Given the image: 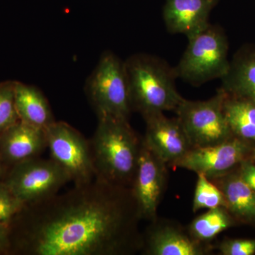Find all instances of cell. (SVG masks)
<instances>
[{"label": "cell", "instance_id": "19", "mask_svg": "<svg viewBox=\"0 0 255 255\" xmlns=\"http://www.w3.org/2000/svg\"><path fill=\"white\" fill-rule=\"evenodd\" d=\"M238 223L226 207L209 209L199 215L187 226L191 237L199 243L212 245L216 238L229 228L238 226Z\"/></svg>", "mask_w": 255, "mask_h": 255}, {"label": "cell", "instance_id": "23", "mask_svg": "<svg viewBox=\"0 0 255 255\" xmlns=\"http://www.w3.org/2000/svg\"><path fill=\"white\" fill-rule=\"evenodd\" d=\"M214 250L221 255H255V238L254 239H233L226 238L214 245Z\"/></svg>", "mask_w": 255, "mask_h": 255}, {"label": "cell", "instance_id": "9", "mask_svg": "<svg viewBox=\"0 0 255 255\" xmlns=\"http://www.w3.org/2000/svg\"><path fill=\"white\" fill-rule=\"evenodd\" d=\"M255 143L233 136L217 145L192 147L174 166L209 178L219 177L253 159Z\"/></svg>", "mask_w": 255, "mask_h": 255}, {"label": "cell", "instance_id": "22", "mask_svg": "<svg viewBox=\"0 0 255 255\" xmlns=\"http://www.w3.org/2000/svg\"><path fill=\"white\" fill-rule=\"evenodd\" d=\"M24 206L4 180L0 179V225L10 227Z\"/></svg>", "mask_w": 255, "mask_h": 255}, {"label": "cell", "instance_id": "15", "mask_svg": "<svg viewBox=\"0 0 255 255\" xmlns=\"http://www.w3.org/2000/svg\"><path fill=\"white\" fill-rule=\"evenodd\" d=\"M210 180L222 191L226 208L238 224L255 227V191L242 179L238 167Z\"/></svg>", "mask_w": 255, "mask_h": 255}, {"label": "cell", "instance_id": "12", "mask_svg": "<svg viewBox=\"0 0 255 255\" xmlns=\"http://www.w3.org/2000/svg\"><path fill=\"white\" fill-rule=\"evenodd\" d=\"M143 119L145 133L142 140L169 167L174 168L175 164L192 148L179 119L167 118L164 113Z\"/></svg>", "mask_w": 255, "mask_h": 255}, {"label": "cell", "instance_id": "21", "mask_svg": "<svg viewBox=\"0 0 255 255\" xmlns=\"http://www.w3.org/2000/svg\"><path fill=\"white\" fill-rule=\"evenodd\" d=\"M15 82L0 83V135L20 121L15 104Z\"/></svg>", "mask_w": 255, "mask_h": 255}, {"label": "cell", "instance_id": "16", "mask_svg": "<svg viewBox=\"0 0 255 255\" xmlns=\"http://www.w3.org/2000/svg\"><path fill=\"white\" fill-rule=\"evenodd\" d=\"M221 80L220 88L228 95L255 103V46L247 45L240 48Z\"/></svg>", "mask_w": 255, "mask_h": 255}, {"label": "cell", "instance_id": "6", "mask_svg": "<svg viewBox=\"0 0 255 255\" xmlns=\"http://www.w3.org/2000/svg\"><path fill=\"white\" fill-rule=\"evenodd\" d=\"M225 97L226 92L219 88L209 100L184 98L178 105L174 112L192 147L217 145L235 136L223 112Z\"/></svg>", "mask_w": 255, "mask_h": 255}, {"label": "cell", "instance_id": "5", "mask_svg": "<svg viewBox=\"0 0 255 255\" xmlns=\"http://www.w3.org/2000/svg\"><path fill=\"white\" fill-rule=\"evenodd\" d=\"M189 43L175 69L178 78L198 87L221 78L229 68V43L218 25L210 24L188 39Z\"/></svg>", "mask_w": 255, "mask_h": 255}, {"label": "cell", "instance_id": "13", "mask_svg": "<svg viewBox=\"0 0 255 255\" xmlns=\"http://www.w3.org/2000/svg\"><path fill=\"white\" fill-rule=\"evenodd\" d=\"M219 0H165L162 10L164 25L172 34L188 39L209 26L210 14Z\"/></svg>", "mask_w": 255, "mask_h": 255}, {"label": "cell", "instance_id": "2", "mask_svg": "<svg viewBox=\"0 0 255 255\" xmlns=\"http://www.w3.org/2000/svg\"><path fill=\"white\" fill-rule=\"evenodd\" d=\"M96 179L131 188L138 164L142 137L129 120L98 119L93 136L89 140Z\"/></svg>", "mask_w": 255, "mask_h": 255}, {"label": "cell", "instance_id": "27", "mask_svg": "<svg viewBox=\"0 0 255 255\" xmlns=\"http://www.w3.org/2000/svg\"><path fill=\"white\" fill-rule=\"evenodd\" d=\"M253 160L255 161V149H254V152H253Z\"/></svg>", "mask_w": 255, "mask_h": 255}, {"label": "cell", "instance_id": "1", "mask_svg": "<svg viewBox=\"0 0 255 255\" xmlns=\"http://www.w3.org/2000/svg\"><path fill=\"white\" fill-rule=\"evenodd\" d=\"M140 221L130 188L95 178L25 206L10 225V255H135Z\"/></svg>", "mask_w": 255, "mask_h": 255}, {"label": "cell", "instance_id": "3", "mask_svg": "<svg viewBox=\"0 0 255 255\" xmlns=\"http://www.w3.org/2000/svg\"><path fill=\"white\" fill-rule=\"evenodd\" d=\"M132 112L142 118L175 111L183 97L176 85L175 69L158 57L146 53L125 61Z\"/></svg>", "mask_w": 255, "mask_h": 255}, {"label": "cell", "instance_id": "14", "mask_svg": "<svg viewBox=\"0 0 255 255\" xmlns=\"http://www.w3.org/2000/svg\"><path fill=\"white\" fill-rule=\"evenodd\" d=\"M48 148L46 130L17 122L0 135V159L8 169L41 157Z\"/></svg>", "mask_w": 255, "mask_h": 255}, {"label": "cell", "instance_id": "18", "mask_svg": "<svg viewBox=\"0 0 255 255\" xmlns=\"http://www.w3.org/2000/svg\"><path fill=\"white\" fill-rule=\"evenodd\" d=\"M223 112L235 136L255 143V103L226 93Z\"/></svg>", "mask_w": 255, "mask_h": 255}, {"label": "cell", "instance_id": "26", "mask_svg": "<svg viewBox=\"0 0 255 255\" xmlns=\"http://www.w3.org/2000/svg\"><path fill=\"white\" fill-rule=\"evenodd\" d=\"M8 168L3 164L0 159V179H4V176L6 175V172H7Z\"/></svg>", "mask_w": 255, "mask_h": 255}, {"label": "cell", "instance_id": "10", "mask_svg": "<svg viewBox=\"0 0 255 255\" xmlns=\"http://www.w3.org/2000/svg\"><path fill=\"white\" fill-rule=\"evenodd\" d=\"M168 167L142 140L136 174L130 188L141 220L150 222L158 216L159 206L168 185Z\"/></svg>", "mask_w": 255, "mask_h": 255}, {"label": "cell", "instance_id": "17", "mask_svg": "<svg viewBox=\"0 0 255 255\" xmlns=\"http://www.w3.org/2000/svg\"><path fill=\"white\" fill-rule=\"evenodd\" d=\"M15 104L18 118L23 123L46 130L56 122L46 97L33 85L16 81Z\"/></svg>", "mask_w": 255, "mask_h": 255}, {"label": "cell", "instance_id": "8", "mask_svg": "<svg viewBox=\"0 0 255 255\" xmlns=\"http://www.w3.org/2000/svg\"><path fill=\"white\" fill-rule=\"evenodd\" d=\"M46 133L50 158L68 172L75 185L95 179L90 141L81 132L68 123L55 122Z\"/></svg>", "mask_w": 255, "mask_h": 255}, {"label": "cell", "instance_id": "25", "mask_svg": "<svg viewBox=\"0 0 255 255\" xmlns=\"http://www.w3.org/2000/svg\"><path fill=\"white\" fill-rule=\"evenodd\" d=\"M11 238L9 226L0 225V255H10Z\"/></svg>", "mask_w": 255, "mask_h": 255}, {"label": "cell", "instance_id": "7", "mask_svg": "<svg viewBox=\"0 0 255 255\" xmlns=\"http://www.w3.org/2000/svg\"><path fill=\"white\" fill-rule=\"evenodd\" d=\"M3 180L25 206L55 195L71 182L70 175L59 164L53 159L41 157L10 167Z\"/></svg>", "mask_w": 255, "mask_h": 255}, {"label": "cell", "instance_id": "20", "mask_svg": "<svg viewBox=\"0 0 255 255\" xmlns=\"http://www.w3.org/2000/svg\"><path fill=\"white\" fill-rule=\"evenodd\" d=\"M192 211L194 213L201 209H212L226 207V200L222 191L204 174H198Z\"/></svg>", "mask_w": 255, "mask_h": 255}, {"label": "cell", "instance_id": "4", "mask_svg": "<svg viewBox=\"0 0 255 255\" xmlns=\"http://www.w3.org/2000/svg\"><path fill=\"white\" fill-rule=\"evenodd\" d=\"M85 93L97 118L129 120L132 112L125 62L105 52L85 85Z\"/></svg>", "mask_w": 255, "mask_h": 255}, {"label": "cell", "instance_id": "24", "mask_svg": "<svg viewBox=\"0 0 255 255\" xmlns=\"http://www.w3.org/2000/svg\"><path fill=\"white\" fill-rule=\"evenodd\" d=\"M238 170L242 179L255 191V161L251 159L242 162Z\"/></svg>", "mask_w": 255, "mask_h": 255}, {"label": "cell", "instance_id": "11", "mask_svg": "<svg viewBox=\"0 0 255 255\" xmlns=\"http://www.w3.org/2000/svg\"><path fill=\"white\" fill-rule=\"evenodd\" d=\"M142 237L144 255H209L214 251V245L196 241L177 221L159 216L150 221Z\"/></svg>", "mask_w": 255, "mask_h": 255}]
</instances>
